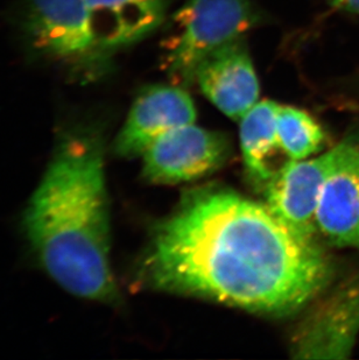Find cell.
<instances>
[{
	"mask_svg": "<svg viewBox=\"0 0 359 360\" xmlns=\"http://www.w3.org/2000/svg\"><path fill=\"white\" fill-rule=\"evenodd\" d=\"M23 30L32 51L81 79L99 77L108 54L92 33L85 0H27Z\"/></svg>",
	"mask_w": 359,
	"mask_h": 360,
	"instance_id": "cell-4",
	"label": "cell"
},
{
	"mask_svg": "<svg viewBox=\"0 0 359 360\" xmlns=\"http://www.w3.org/2000/svg\"><path fill=\"white\" fill-rule=\"evenodd\" d=\"M258 20L253 0H187L163 42V69L180 84H191L208 55L244 38Z\"/></svg>",
	"mask_w": 359,
	"mask_h": 360,
	"instance_id": "cell-3",
	"label": "cell"
},
{
	"mask_svg": "<svg viewBox=\"0 0 359 360\" xmlns=\"http://www.w3.org/2000/svg\"><path fill=\"white\" fill-rule=\"evenodd\" d=\"M279 109L278 103L261 101L239 120L245 169L248 179L260 189L287 162L279 159V154H285L278 136Z\"/></svg>",
	"mask_w": 359,
	"mask_h": 360,
	"instance_id": "cell-12",
	"label": "cell"
},
{
	"mask_svg": "<svg viewBox=\"0 0 359 360\" xmlns=\"http://www.w3.org/2000/svg\"><path fill=\"white\" fill-rule=\"evenodd\" d=\"M339 10L359 15V0H329Z\"/></svg>",
	"mask_w": 359,
	"mask_h": 360,
	"instance_id": "cell-14",
	"label": "cell"
},
{
	"mask_svg": "<svg viewBox=\"0 0 359 360\" xmlns=\"http://www.w3.org/2000/svg\"><path fill=\"white\" fill-rule=\"evenodd\" d=\"M230 143L220 132L195 124L160 136L141 155L143 176L158 184L197 180L220 169L230 157Z\"/></svg>",
	"mask_w": 359,
	"mask_h": 360,
	"instance_id": "cell-5",
	"label": "cell"
},
{
	"mask_svg": "<svg viewBox=\"0 0 359 360\" xmlns=\"http://www.w3.org/2000/svg\"><path fill=\"white\" fill-rule=\"evenodd\" d=\"M334 150L316 209V229L328 244L359 251V150L351 143Z\"/></svg>",
	"mask_w": 359,
	"mask_h": 360,
	"instance_id": "cell-9",
	"label": "cell"
},
{
	"mask_svg": "<svg viewBox=\"0 0 359 360\" xmlns=\"http://www.w3.org/2000/svg\"><path fill=\"white\" fill-rule=\"evenodd\" d=\"M194 82L217 109L238 122L259 98V82L244 38L208 55L195 70Z\"/></svg>",
	"mask_w": 359,
	"mask_h": 360,
	"instance_id": "cell-10",
	"label": "cell"
},
{
	"mask_svg": "<svg viewBox=\"0 0 359 360\" xmlns=\"http://www.w3.org/2000/svg\"><path fill=\"white\" fill-rule=\"evenodd\" d=\"M332 274L319 240L291 231L265 204L204 188L156 225L137 279L161 292L285 316L321 295Z\"/></svg>",
	"mask_w": 359,
	"mask_h": 360,
	"instance_id": "cell-1",
	"label": "cell"
},
{
	"mask_svg": "<svg viewBox=\"0 0 359 360\" xmlns=\"http://www.w3.org/2000/svg\"><path fill=\"white\" fill-rule=\"evenodd\" d=\"M195 120L196 110L188 92L179 86L152 85L137 96L112 150L117 157H141L160 136Z\"/></svg>",
	"mask_w": 359,
	"mask_h": 360,
	"instance_id": "cell-8",
	"label": "cell"
},
{
	"mask_svg": "<svg viewBox=\"0 0 359 360\" xmlns=\"http://www.w3.org/2000/svg\"><path fill=\"white\" fill-rule=\"evenodd\" d=\"M335 150L305 160H288L263 188L265 205L302 238L317 240L315 214Z\"/></svg>",
	"mask_w": 359,
	"mask_h": 360,
	"instance_id": "cell-7",
	"label": "cell"
},
{
	"mask_svg": "<svg viewBox=\"0 0 359 360\" xmlns=\"http://www.w3.org/2000/svg\"><path fill=\"white\" fill-rule=\"evenodd\" d=\"M278 136L288 159L305 160L322 148L325 132L315 118L293 106L280 105Z\"/></svg>",
	"mask_w": 359,
	"mask_h": 360,
	"instance_id": "cell-13",
	"label": "cell"
},
{
	"mask_svg": "<svg viewBox=\"0 0 359 360\" xmlns=\"http://www.w3.org/2000/svg\"><path fill=\"white\" fill-rule=\"evenodd\" d=\"M23 228L42 269L72 295L117 306L102 134L92 124L62 126Z\"/></svg>",
	"mask_w": 359,
	"mask_h": 360,
	"instance_id": "cell-2",
	"label": "cell"
},
{
	"mask_svg": "<svg viewBox=\"0 0 359 360\" xmlns=\"http://www.w3.org/2000/svg\"><path fill=\"white\" fill-rule=\"evenodd\" d=\"M92 33L106 53L134 44L166 15V0H85Z\"/></svg>",
	"mask_w": 359,
	"mask_h": 360,
	"instance_id": "cell-11",
	"label": "cell"
},
{
	"mask_svg": "<svg viewBox=\"0 0 359 360\" xmlns=\"http://www.w3.org/2000/svg\"><path fill=\"white\" fill-rule=\"evenodd\" d=\"M359 335V276L321 300L291 338L295 359H348Z\"/></svg>",
	"mask_w": 359,
	"mask_h": 360,
	"instance_id": "cell-6",
	"label": "cell"
}]
</instances>
